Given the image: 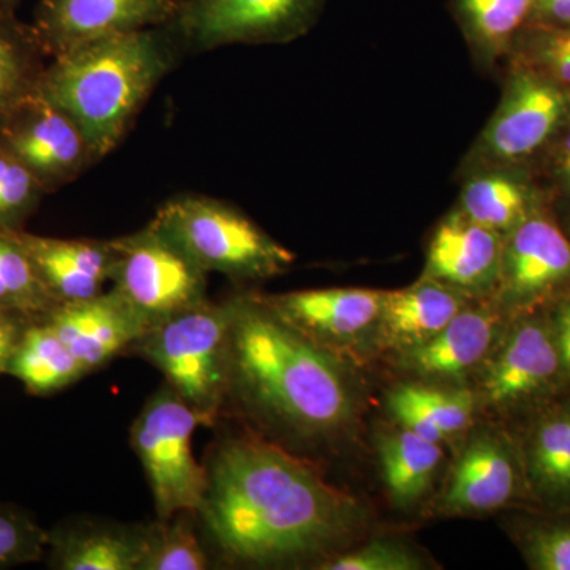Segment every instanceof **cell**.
I'll use <instances>...</instances> for the list:
<instances>
[{
	"mask_svg": "<svg viewBox=\"0 0 570 570\" xmlns=\"http://www.w3.org/2000/svg\"><path fill=\"white\" fill-rule=\"evenodd\" d=\"M463 181L459 208L498 234L508 235L535 212L534 193L515 171H482Z\"/></svg>",
	"mask_w": 570,
	"mask_h": 570,
	"instance_id": "obj_27",
	"label": "cell"
},
{
	"mask_svg": "<svg viewBox=\"0 0 570 570\" xmlns=\"http://www.w3.org/2000/svg\"><path fill=\"white\" fill-rule=\"evenodd\" d=\"M569 119L570 89L515 59L501 102L464 157L461 176L513 171L551 145Z\"/></svg>",
	"mask_w": 570,
	"mask_h": 570,
	"instance_id": "obj_6",
	"label": "cell"
},
{
	"mask_svg": "<svg viewBox=\"0 0 570 570\" xmlns=\"http://www.w3.org/2000/svg\"><path fill=\"white\" fill-rule=\"evenodd\" d=\"M151 220L205 273L236 283L283 275L296 258L242 209L206 195L170 198Z\"/></svg>",
	"mask_w": 570,
	"mask_h": 570,
	"instance_id": "obj_4",
	"label": "cell"
},
{
	"mask_svg": "<svg viewBox=\"0 0 570 570\" xmlns=\"http://www.w3.org/2000/svg\"><path fill=\"white\" fill-rule=\"evenodd\" d=\"M519 464L508 441L483 431L469 439L438 499L441 515H482L508 505L519 490Z\"/></svg>",
	"mask_w": 570,
	"mask_h": 570,
	"instance_id": "obj_18",
	"label": "cell"
},
{
	"mask_svg": "<svg viewBox=\"0 0 570 570\" xmlns=\"http://www.w3.org/2000/svg\"><path fill=\"white\" fill-rule=\"evenodd\" d=\"M197 513L181 512L148 524L140 570H205L212 560L195 530Z\"/></svg>",
	"mask_w": 570,
	"mask_h": 570,
	"instance_id": "obj_30",
	"label": "cell"
},
{
	"mask_svg": "<svg viewBox=\"0 0 570 570\" xmlns=\"http://www.w3.org/2000/svg\"><path fill=\"white\" fill-rule=\"evenodd\" d=\"M527 478L546 501H570V412L540 420L527 448Z\"/></svg>",
	"mask_w": 570,
	"mask_h": 570,
	"instance_id": "obj_28",
	"label": "cell"
},
{
	"mask_svg": "<svg viewBox=\"0 0 570 570\" xmlns=\"http://www.w3.org/2000/svg\"><path fill=\"white\" fill-rule=\"evenodd\" d=\"M183 56L168 24L107 37L51 58L39 96L80 126L102 160Z\"/></svg>",
	"mask_w": 570,
	"mask_h": 570,
	"instance_id": "obj_3",
	"label": "cell"
},
{
	"mask_svg": "<svg viewBox=\"0 0 570 570\" xmlns=\"http://www.w3.org/2000/svg\"><path fill=\"white\" fill-rule=\"evenodd\" d=\"M48 535L28 512L0 502V570L43 560Z\"/></svg>",
	"mask_w": 570,
	"mask_h": 570,
	"instance_id": "obj_32",
	"label": "cell"
},
{
	"mask_svg": "<svg viewBox=\"0 0 570 570\" xmlns=\"http://www.w3.org/2000/svg\"><path fill=\"white\" fill-rule=\"evenodd\" d=\"M524 554L532 569L570 570V527H546L530 532Z\"/></svg>",
	"mask_w": 570,
	"mask_h": 570,
	"instance_id": "obj_34",
	"label": "cell"
},
{
	"mask_svg": "<svg viewBox=\"0 0 570 570\" xmlns=\"http://www.w3.org/2000/svg\"><path fill=\"white\" fill-rule=\"evenodd\" d=\"M26 324H29V322L13 321L0 325V374H3L14 344H17L18 337H20Z\"/></svg>",
	"mask_w": 570,
	"mask_h": 570,
	"instance_id": "obj_38",
	"label": "cell"
},
{
	"mask_svg": "<svg viewBox=\"0 0 570 570\" xmlns=\"http://www.w3.org/2000/svg\"><path fill=\"white\" fill-rule=\"evenodd\" d=\"M377 452L390 501L400 509L414 508L436 478L442 461L441 444L401 426L381 438Z\"/></svg>",
	"mask_w": 570,
	"mask_h": 570,
	"instance_id": "obj_26",
	"label": "cell"
},
{
	"mask_svg": "<svg viewBox=\"0 0 570 570\" xmlns=\"http://www.w3.org/2000/svg\"><path fill=\"white\" fill-rule=\"evenodd\" d=\"M198 510L209 539L235 564H296L324 558L354 538L365 512L309 461L269 439L228 436L212 450Z\"/></svg>",
	"mask_w": 570,
	"mask_h": 570,
	"instance_id": "obj_1",
	"label": "cell"
},
{
	"mask_svg": "<svg viewBox=\"0 0 570 570\" xmlns=\"http://www.w3.org/2000/svg\"><path fill=\"white\" fill-rule=\"evenodd\" d=\"M21 0H0V7H9V9H17Z\"/></svg>",
	"mask_w": 570,
	"mask_h": 570,
	"instance_id": "obj_40",
	"label": "cell"
},
{
	"mask_svg": "<svg viewBox=\"0 0 570 570\" xmlns=\"http://www.w3.org/2000/svg\"><path fill=\"white\" fill-rule=\"evenodd\" d=\"M58 305L41 283L17 230L0 228V309L33 322L47 316Z\"/></svg>",
	"mask_w": 570,
	"mask_h": 570,
	"instance_id": "obj_29",
	"label": "cell"
},
{
	"mask_svg": "<svg viewBox=\"0 0 570 570\" xmlns=\"http://www.w3.org/2000/svg\"><path fill=\"white\" fill-rule=\"evenodd\" d=\"M13 321L26 322V321H22V318H20V317L11 316V314L3 313V311L0 309V325L7 324V322H13Z\"/></svg>",
	"mask_w": 570,
	"mask_h": 570,
	"instance_id": "obj_39",
	"label": "cell"
},
{
	"mask_svg": "<svg viewBox=\"0 0 570 570\" xmlns=\"http://www.w3.org/2000/svg\"><path fill=\"white\" fill-rule=\"evenodd\" d=\"M385 292L370 288H316L257 294L284 324L317 346L343 356L363 343L374 344Z\"/></svg>",
	"mask_w": 570,
	"mask_h": 570,
	"instance_id": "obj_11",
	"label": "cell"
},
{
	"mask_svg": "<svg viewBox=\"0 0 570 570\" xmlns=\"http://www.w3.org/2000/svg\"><path fill=\"white\" fill-rule=\"evenodd\" d=\"M502 249L504 235L469 219L456 206L431 235L422 277L472 299L487 298L497 294Z\"/></svg>",
	"mask_w": 570,
	"mask_h": 570,
	"instance_id": "obj_14",
	"label": "cell"
},
{
	"mask_svg": "<svg viewBox=\"0 0 570 570\" xmlns=\"http://www.w3.org/2000/svg\"><path fill=\"white\" fill-rule=\"evenodd\" d=\"M326 0H183L168 28L184 56L232 45H284L317 24Z\"/></svg>",
	"mask_w": 570,
	"mask_h": 570,
	"instance_id": "obj_9",
	"label": "cell"
},
{
	"mask_svg": "<svg viewBox=\"0 0 570 570\" xmlns=\"http://www.w3.org/2000/svg\"><path fill=\"white\" fill-rule=\"evenodd\" d=\"M45 195L33 176L0 148V228L22 230Z\"/></svg>",
	"mask_w": 570,
	"mask_h": 570,
	"instance_id": "obj_31",
	"label": "cell"
},
{
	"mask_svg": "<svg viewBox=\"0 0 570 570\" xmlns=\"http://www.w3.org/2000/svg\"><path fill=\"white\" fill-rule=\"evenodd\" d=\"M551 145V178L562 193L570 195V119Z\"/></svg>",
	"mask_w": 570,
	"mask_h": 570,
	"instance_id": "obj_36",
	"label": "cell"
},
{
	"mask_svg": "<svg viewBox=\"0 0 570 570\" xmlns=\"http://www.w3.org/2000/svg\"><path fill=\"white\" fill-rule=\"evenodd\" d=\"M0 148L55 194L100 163L77 122L43 97L22 104L0 126Z\"/></svg>",
	"mask_w": 570,
	"mask_h": 570,
	"instance_id": "obj_10",
	"label": "cell"
},
{
	"mask_svg": "<svg viewBox=\"0 0 570 570\" xmlns=\"http://www.w3.org/2000/svg\"><path fill=\"white\" fill-rule=\"evenodd\" d=\"M479 371L480 396L489 406L505 409L539 395L561 374L553 332L540 322H520Z\"/></svg>",
	"mask_w": 570,
	"mask_h": 570,
	"instance_id": "obj_15",
	"label": "cell"
},
{
	"mask_svg": "<svg viewBox=\"0 0 570 570\" xmlns=\"http://www.w3.org/2000/svg\"><path fill=\"white\" fill-rule=\"evenodd\" d=\"M41 283L58 303L81 302L105 292L111 283L112 239H66L17 230Z\"/></svg>",
	"mask_w": 570,
	"mask_h": 570,
	"instance_id": "obj_19",
	"label": "cell"
},
{
	"mask_svg": "<svg viewBox=\"0 0 570 570\" xmlns=\"http://www.w3.org/2000/svg\"><path fill=\"white\" fill-rule=\"evenodd\" d=\"M534 0H449V11L480 70H493L512 55L530 24Z\"/></svg>",
	"mask_w": 570,
	"mask_h": 570,
	"instance_id": "obj_23",
	"label": "cell"
},
{
	"mask_svg": "<svg viewBox=\"0 0 570 570\" xmlns=\"http://www.w3.org/2000/svg\"><path fill=\"white\" fill-rule=\"evenodd\" d=\"M48 62L36 28L21 21L17 9L0 7V126L39 96Z\"/></svg>",
	"mask_w": 570,
	"mask_h": 570,
	"instance_id": "obj_25",
	"label": "cell"
},
{
	"mask_svg": "<svg viewBox=\"0 0 570 570\" xmlns=\"http://www.w3.org/2000/svg\"><path fill=\"white\" fill-rule=\"evenodd\" d=\"M570 283V239L538 212L504 236L497 288L502 306L532 305Z\"/></svg>",
	"mask_w": 570,
	"mask_h": 570,
	"instance_id": "obj_13",
	"label": "cell"
},
{
	"mask_svg": "<svg viewBox=\"0 0 570 570\" xmlns=\"http://www.w3.org/2000/svg\"><path fill=\"white\" fill-rule=\"evenodd\" d=\"M148 524L63 527L48 535L50 568L59 570H140Z\"/></svg>",
	"mask_w": 570,
	"mask_h": 570,
	"instance_id": "obj_21",
	"label": "cell"
},
{
	"mask_svg": "<svg viewBox=\"0 0 570 570\" xmlns=\"http://www.w3.org/2000/svg\"><path fill=\"white\" fill-rule=\"evenodd\" d=\"M183 0H39L32 26L51 58L91 41L159 28Z\"/></svg>",
	"mask_w": 570,
	"mask_h": 570,
	"instance_id": "obj_12",
	"label": "cell"
},
{
	"mask_svg": "<svg viewBox=\"0 0 570 570\" xmlns=\"http://www.w3.org/2000/svg\"><path fill=\"white\" fill-rule=\"evenodd\" d=\"M112 247L111 288L148 328L208 299V273L153 220L134 234L112 238Z\"/></svg>",
	"mask_w": 570,
	"mask_h": 570,
	"instance_id": "obj_8",
	"label": "cell"
},
{
	"mask_svg": "<svg viewBox=\"0 0 570 570\" xmlns=\"http://www.w3.org/2000/svg\"><path fill=\"white\" fill-rule=\"evenodd\" d=\"M230 299L227 403L296 442L328 441L354 426L360 392L343 356L284 324L255 292Z\"/></svg>",
	"mask_w": 570,
	"mask_h": 570,
	"instance_id": "obj_2",
	"label": "cell"
},
{
	"mask_svg": "<svg viewBox=\"0 0 570 570\" xmlns=\"http://www.w3.org/2000/svg\"><path fill=\"white\" fill-rule=\"evenodd\" d=\"M528 26L543 29L570 28V0H534Z\"/></svg>",
	"mask_w": 570,
	"mask_h": 570,
	"instance_id": "obj_35",
	"label": "cell"
},
{
	"mask_svg": "<svg viewBox=\"0 0 570 570\" xmlns=\"http://www.w3.org/2000/svg\"><path fill=\"white\" fill-rule=\"evenodd\" d=\"M43 318L89 374L129 351L148 330L112 288L81 302L59 303Z\"/></svg>",
	"mask_w": 570,
	"mask_h": 570,
	"instance_id": "obj_17",
	"label": "cell"
},
{
	"mask_svg": "<svg viewBox=\"0 0 570 570\" xmlns=\"http://www.w3.org/2000/svg\"><path fill=\"white\" fill-rule=\"evenodd\" d=\"M232 299L200 305L149 326L130 347L164 374L165 384L216 425L227 406Z\"/></svg>",
	"mask_w": 570,
	"mask_h": 570,
	"instance_id": "obj_5",
	"label": "cell"
},
{
	"mask_svg": "<svg viewBox=\"0 0 570 570\" xmlns=\"http://www.w3.org/2000/svg\"><path fill=\"white\" fill-rule=\"evenodd\" d=\"M3 374H10L32 395L47 396L88 376L56 330L45 318L22 328Z\"/></svg>",
	"mask_w": 570,
	"mask_h": 570,
	"instance_id": "obj_24",
	"label": "cell"
},
{
	"mask_svg": "<svg viewBox=\"0 0 570 570\" xmlns=\"http://www.w3.org/2000/svg\"><path fill=\"white\" fill-rule=\"evenodd\" d=\"M205 419L167 384L142 406L130 444L151 489L157 519L198 513L208 489V471L194 455L193 439Z\"/></svg>",
	"mask_w": 570,
	"mask_h": 570,
	"instance_id": "obj_7",
	"label": "cell"
},
{
	"mask_svg": "<svg viewBox=\"0 0 570 570\" xmlns=\"http://www.w3.org/2000/svg\"><path fill=\"white\" fill-rule=\"evenodd\" d=\"M472 298L428 277L401 291L385 292L374 346L396 351L425 343L438 335Z\"/></svg>",
	"mask_w": 570,
	"mask_h": 570,
	"instance_id": "obj_20",
	"label": "cell"
},
{
	"mask_svg": "<svg viewBox=\"0 0 570 570\" xmlns=\"http://www.w3.org/2000/svg\"><path fill=\"white\" fill-rule=\"evenodd\" d=\"M499 333L501 317L497 307L469 303L438 335L400 352L397 362L419 381L460 384L489 358Z\"/></svg>",
	"mask_w": 570,
	"mask_h": 570,
	"instance_id": "obj_16",
	"label": "cell"
},
{
	"mask_svg": "<svg viewBox=\"0 0 570 570\" xmlns=\"http://www.w3.org/2000/svg\"><path fill=\"white\" fill-rule=\"evenodd\" d=\"M321 570H417L422 561L414 551L392 540H374L348 553L317 562Z\"/></svg>",
	"mask_w": 570,
	"mask_h": 570,
	"instance_id": "obj_33",
	"label": "cell"
},
{
	"mask_svg": "<svg viewBox=\"0 0 570 570\" xmlns=\"http://www.w3.org/2000/svg\"><path fill=\"white\" fill-rule=\"evenodd\" d=\"M560 354L561 373L570 376V302L562 303L554 316V326L551 328Z\"/></svg>",
	"mask_w": 570,
	"mask_h": 570,
	"instance_id": "obj_37",
	"label": "cell"
},
{
	"mask_svg": "<svg viewBox=\"0 0 570 570\" xmlns=\"http://www.w3.org/2000/svg\"><path fill=\"white\" fill-rule=\"evenodd\" d=\"M478 397L468 389L441 387L431 382L397 385L389 407L401 426L441 444L472 425Z\"/></svg>",
	"mask_w": 570,
	"mask_h": 570,
	"instance_id": "obj_22",
	"label": "cell"
}]
</instances>
